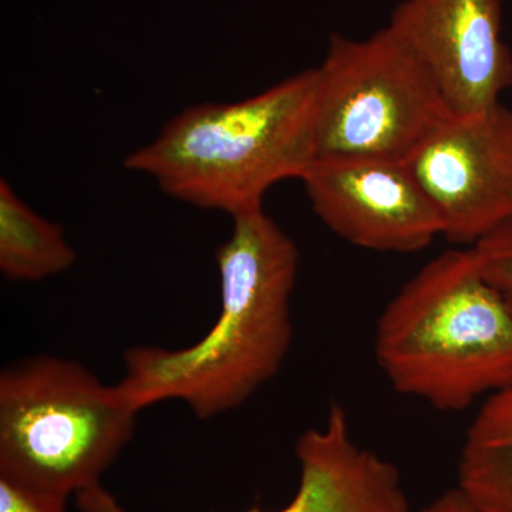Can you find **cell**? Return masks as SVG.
<instances>
[{
	"mask_svg": "<svg viewBox=\"0 0 512 512\" xmlns=\"http://www.w3.org/2000/svg\"><path fill=\"white\" fill-rule=\"evenodd\" d=\"M76 262L63 228L36 214L8 180L0 181V272L9 281L36 282Z\"/></svg>",
	"mask_w": 512,
	"mask_h": 512,
	"instance_id": "obj_11",
	"label": "cell"
},
{
	"mask_svg": "<svg viewBox=\"0 0 512 512\" xmlns=\"http://www.w3.org/2000/svg\"><path fill=\"white\" fill-rule=\"evenodd\" d=\"M221 312L204 338L184 349L137 346L117 383L141 412L180 400L201 420L231 412L271 382L293 338L295 242L264 210L232 218L217 249Z\"/></svg>",
	"mask_w": 512,
	"mask_h": 512,
	"instance_id": "obj_1",
	"label": "cell"
},
{
	"mask_svg": "<svg viewBox=\"0 0 512 512\" xmlns=\"http://www.w3.org/2000/svg\"><path fill=\"white\" fill-rule=\"evenodd\" d=\"M407 163L456 247H474L512 222V110L503 104L453 114Z\"/></svg>",
	"mask_w": 512,
	"mask_h": 512,
	"instance_id": "obj_6",
	"label": "cell"
},
{
	"mask_svg": "<svg viewBox=\"0 0 512 512\" xmlns=\"http://www.w3.org/2000/svg\"><path fill=\"white\" fill-rule=\"evenodd\" d=\"M420 512H480L460 487L448 490Z\"/></svg>",
	"mask_w": 512,
	"mask_h": 512,
	"instance_id": "obj_14",
	"label": "cell"
},
{
	"mask_svg": "<svg viewBox=\"0 0 512 512\" xmlns=\"http://www.w3.org/2000/svg\"><path fill=\"white\" fill-rule=\"evenodd\" d=\"M117 384L79 362L36 356L0 375V476L69 498L99 484L136 429Z\"/></svg>",
	"mask_w": 512,
	"mask_h": 512,
	"instance_id": "obj_4",
	"label": "cell"
},
{
	"mask_svg": "<svg viewBox=\"0 0 512 512\" xmlns=\"http://www.w3.org/2000/svg\"><path fill=\"white\" fill-rule=\"evenodd\" d=\"M473 249L485 279L501 293L512 311V222L495 229Z\"/></svg>",
	"mask_w": 512,
	"mask_h": 512,
	"instance_id": "obj_12",
	"label": "cell"
},
{
	"mask_svg": "<svg viewBox=\"0 0 512 512\" xmlns=\"http://www.w3.org/2000/svg\"><path fill=\"white\" fill-rule=\"evenodd\" d=\"M318 70V157L407 160L453 116L439 84L392 26L366 39L333 33Z\"/></svg>",
	"mask_w": 512,
	"mask_h": 512,
	"instance_id": "obj_5",
	"label": "cell"
},
{
	"mask_svg": "<svg viewBox=\"0 0 512 512\" xmlns=\"http://www.w3.org/2000/svg\"><path fill=\"white\" fill-rule=\"evenodd\" d=\"M458 487L480 512H512V387L487 397L471 423Z\"/></svg>",
	"mask_w": 512,
	"mask_h": 512,
	"instance_id": "obj_10",
	"label": "cell"
},
{
	"mask_svg": "<svg viewBox=\"0 0 512 512\" xmlns=\"http://www.w3.org/2000/svg\"><path fill=\"white\" fill-rule=\"evenodd\" d=\"M318 70H305L234 103H204L173 117L124 158L164 194L231 218L262 210L275 184L298 178L318 157Z\"/></svg>",
	"mask_w": 512,
	"mask_h": 512,
	"instance_id": "obj_2",
	"label": "cell"
},
{
	"mask_svg": "<svg viewBox=\"0 0 512 512\" xmlns=\"http://www.w3.org/2000/svg\"><path fill=\"white\" fill-rule=\"evenodd\" d=\"M375 356L397 393L439 412L511 389L512 311L473 247L431 259L387 303Z\"/></svg>",
	"mask_w": 512,
	"mask_h": 512,
	"instance_id": "obj_3",
	"label": "cell"
},
{
	"mask_svg": "<svg viewBox=\"0 0 512 512\" xmlns=\"http://www.w3.org/2000/svg\"><path fill=\"white\" fill-rule=\"evenodd\" d=\"M505 0H402L389 25L413 47L439 84L451 113L493 109L512 86L503 39Z\"/></svg>",
	"mask_w": 512,
	"mask_h": 512,
	"instance_id": "obj_8",
	"label": "cell"
},
{
	"mask_svg": "<svg viewBox=\"0 0 512 512\" xmlns=\"http://www.w3.org/2000/svg\"><path fill=\"white\" fill-rule=\"evenodd\" d=\"M312 210L340 238L413 254L443 237V221L407 160L316 157L302 175Z\"/></svg>",
	"mask_w": 512,
	"mask_h": 512,
	"instance_id": "obj_7",
	"label": "cell"
},
{
	"mask_svg": "<svg viewBox=\"0 0 512 512\" xmlns=\"http://www.w3.org/2000/svg\"><path fill=\"white\" fill-rule=\"evenodd\" d=\"M295 456L299 485L292 500L276 511L245 512H412L397 467L357 444L339 403L322 427L299 436ZM79 505L83 512H127L100 484L83 491Z\"/></svg>",
	"mask_w": 512,
	"mask_h": 512,
	"instance_id": "obj_9",
	"label": "cell"
},
{
	"mask_svg": "<svg viewBox=\"0 0 512 512\" xmlns=\"http://www.w3.org/2000/svg\"><path fill=\"white\" fill-rule=\"evenodd\" d=\"M67 498L0 476V512H66Z\"/></svg>",
	"mask_w": 512,
	"mask_h": 512,
	"instance_id": "obj_13",
	"label": "cell"
}]
</instances>
